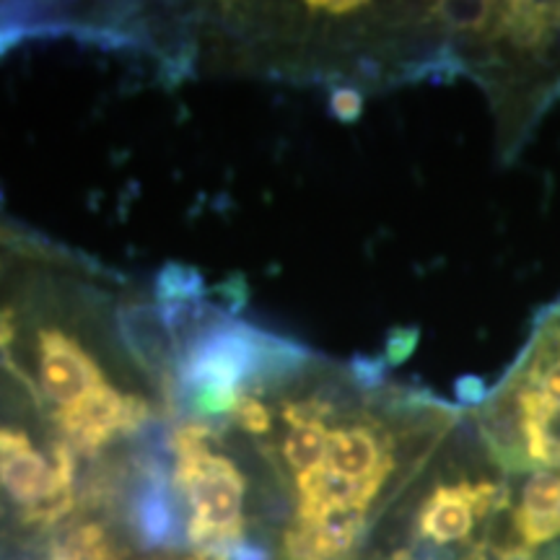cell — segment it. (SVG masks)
Returning a JSON list of instances; mask_svg holds the SVG:
<instances>
[{
    "instance_id": "cell-1",
    "label": "cell",
    "mask_w": 560,
    "mask_h": 560,
    "mask_svg": "<svg viewBox=\"0 0 560 560\" xmlns=\"http://www.w3.org/2000/svg\"><path fill=\"white\" fill-rule=\"evenodd\" d=\"M475 429L501 470H560V299L537 312L514 363L475 402Z\"/></svg>"
},
{
    "instance_id": "cell-2",
    "label": "cell",
    "mask_w": 560,
    "mask_h": 560,
    "mask_svg": "<svg viewBox=\"0 0 560 560\" xmlns=\"http://www.w3.org/2000/svg\"><path fill=\"white\" fill-rule=\"evenodd\" d=\"M215 420H182L172 429L174 488L187 509V545L202 558L223 560L244 537L247 478L221 452Z\"/></svg>"
},
{
    "instance_id": "cell-3",
    "label": "cell",
    "mask_w": 560,
    "mask_h": 560,
    "mask_svg": "<svg viewBox=\"0 0 560 560\" xmlns=\"http://www.w3.org/2000/svg\"><path fill=\"white\" fill-rule=\"evenodd\" d=\"M509 501V486L499 480L459 478L439 482L425 495L416 514V532L433 550L452 545H472L478 527Z\"/></svg>"
},
{
    "instance_id": "cell-4",
    "label": "cell",
    "mask_w": 560,
    "mask_h": 560,
    "mask_svg": "<svg viewBox=\"0 0 560 560\" xmlns=\"http://www.w3.org/2000/svg\"><path fill=\"white\" fill-rule=\"evenodd\" d=\"M42 560H120L102 524L89 522L62 535Z\"/></svg>"
},
{
    "instance_id": "cell-5",
    "label": "cell",
    "mask_w": 560,
    "mask_h": 560,
    "mask_svg": "<svg viewBox=\"0 0 560 560\" xmlns=\"http://www.w3.org/2000/svg\"><path fill=\"white\" fill-rule=\"evenodd\" d=\"M206 293L202 276L190 265L170 262L156 278V304H179V301H200Z\"/></svg>"
},
{
    "instance_id": "cell-6",
    "label": "cell",
    "mask_w": 560,
    "mask_h": 560,
    "mask_svg": "<svg viewBox=\"0 0 560 560\" xmlns=\"http://www.w3.org/2000/svg\"><path fill=\"white\" fill-rule=\"evenodd\" d=\"M332 112L340 120H355L361 115V94L353 89H338L332 94Z\"/></svg>"
},
{
    "instance_id": "cell-7",
    "label": "cell",
    "mask_w": 560,
    "mask_h": 560,
    "mask_svg": "<svg viewBox=\"0 0 560 560\" xmlns=\"http://www.w3.org/2000/svg\"><path fill=\"white\" fill-rule=\"evenodd\" d=\"M185 560H213V558H202V556H192V558H185Z\"/></svg>"
},
{
    "instance_id": "cell-8",
    "label": "cell",
    "mask_w": 560,
    "mask_h": 560,
    "mask_svg": "<svg viewBox=\"0 0 560 560\" xmlns=\"http://www.w3.org/2000/svg\"><path fill=\"white\" fill-rule=\"evenodd\" d=\"M3 234H5V229H0V242H3Z\"/></svg>"
}]
</instances>
